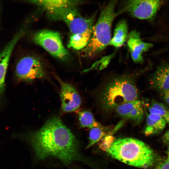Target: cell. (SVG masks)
Instances as JSON below:
<instances>
[{
	"instance_id": "277c9868",
	"label": "cell",
	"mask_w": 169,
	"mask_h": 169,
	"mask_svg": "<svg viewBox=\"0 0 169 169\" xmlns=\"http://www.w3.org/2000/svg\"><path fill=\"white\" fill-rule=\"evenodd\" d=\"M116 0L110 1L101 10L96 23L93 27L92 33L89 43L83 49L86 57H94L102 51L111 39V30L113 22L119 14L115 11Z\"/></svg>"
},
{
	"instance_id": "ba28073f",
	"label": "cell",
	"mask_w": 169,
	"mask_h": 169,
	"mask_svg": "<svg viewBox=\"0 0 169 169\" xmlns=\"http://www.w3.org/2000/svg\"><path fill=\"white\" fill-rule=\"evenodd\" d=\"M163 1L159 0H130L124 2L119 14L126 12L141 20H151L156 16Z\"/></svg>"
},
{
	"instance_id": "44dd1931",
	"label": "cell",
	"mask_w": 169,
	"mask_h": 169,
	"mask_svg": "<svg viewBox=\"0 0 169 169\" xmlns=\"http://www.w3.org/2000/svg\"><path fill=\"white\" fill-rule=\"evenodd\" d=\"M161 94L164 101L169 106V90Z\"/></svg>"
},
{
	"instance_id": "ac0fdd59",
	"label": "cell",
	"mask_w": 169,
	"mask_h": 169,
	"mask_svg": "<svg viewBox=\"0 0 169 169\" xmlns=\"http://www.w3.org/2000/svg\"><path fill=\"white\" fill-rule=\"evenodd\" d=\"M149 113L158 115L163 118L169 125V108L163 103L152 99L147 106Z\"/></svg>"
},
{
	"instance_id": "7c38bea8",
	"label": "cell",
	"mask_w": 169,
	"mask_h": 169,
	"mask_svg": "<svg viewBox=\"0 0 169 169\" xmlns=\"http://www.w3.org/2000/svg\"><path fill=\"white\" fill-rule=\"evenodd\" d=\"M127 44L132 60L134 63L139 64L143 62V53L153 46L151 43L143 41L139 33L136 30H133L129 33Z\"/></svg>"
},
{
	"instance_id": "3957f363",
	"label": "cell",
	"mask_w": 169,
	"mask_h": 169,
	"mask_svg": "<svg viewBox=\"0 0 169 169\" xmlns=\"http://www.w3.org/2000/svg\"><path fill=\"white\" fill-rule=\"evenodd\" d=\"M106 151L112 157L129 165L147 168L154 163V153L146 143L132 138L115 140Z\"/></svg>"
},
{
	"instance_id": "8992f818",
	"label": "cell",
	"mask_w": 169,
	"mask_h": 169,
	"mask_svg": "<svg viewBox=\"0 0 169 169\" xmlns=\"http://www.w3.org/2000/svg\"><path fill=\"white\" fill-rule=\"evenodd\" d=\"M33 40L53 57L63 61L68 59L69 54L64 46L59 33L50 30H41L34 34Z\"/></svg>"
},
{
	"instance_id": "52a82bcc",
	"label": "cell",
	"mask_w": 169,
	"mask_h": 169,
	"mask_svg": "<svg viewBox=\"0 0 169 169\" xmlns=\"http://www.w3.org/2000/svg\"><path fill=\"white\" fill-rule=\"evenodd\" d=\"M15 74L19 81L30 83L44 78L46 73L44 66L38 58L27 56L21 59L15 68Z\"/></svg>"
},
{
	"instance_id": "cb8c5ba5",
	"label": "cell",
	"mask_w": 169,
	"mask_h": 169,
	"mask_svg": "<svg viewBox=\"0 0 169 169\" xmlns=\"http://www.w3.org/2000/svg\"><path fill=\"white\" fill-rule=\"evenodd\" d=\"M167 158L165 162H169V146L167 150Z\"/></svg>"
},
{
	"instance_id": "603a6c76",
	"label": "cell",
	"mask_w": 169,
	"mask_h": 169,
	"mask_svg": "<svg viewBox=\"0 0 169 169\" xmlns=\"http://www.w3.org/2000/svg\"><path fill=\"white\" fill-rule=\"evenodd\" d=\"M162 139L165 143L169 144V130L164 134Z\"/></svg>"
},
{
	"instance_id": "6da1fadb",
	"label": "cell",
	"mask_w": 169,
	"mask_h": 169,
	"mask_svg": "<svg viewBox=\"0 0 169 169\" xmlns=\"http://www.w3.org/2000/svg\"><path fill=\"white\" fill-rule=\"evenodd\" d=\"M24 138L33 148L37 161L52 156L67 165L79 159L74 136L58 116L49 118L39 130Z\"/></svg>"
},
{
	"instance_id": "9a60e30c",
	"label": "cell",
	"mask_w": 169,
	"mask_h": 169,
	"mask_svg": "<svg viewBox=\"0 0 169 169\" xmlns=\"http://www.w3.org/2000/svg\"><path fill=\"white\" fill-rule=\"evenodd\" d=\"M28 2L36 5L46 12L70 6H76L83 3L80 0H29Z\"/></svg>"
},
{
	"instance_id": "7a4b0ae2",
	"label": "cell",
	"mask_w": 169,
	"mask_h": 169,
	"mask_svg": "<svg viewBox=\"0 0 169 169\" xmlns=\"http://www.w3.org/2000/svg\"><path fill=\"white\" fill-rule=\"evenodd\" d=\"M134 77L129 74L115 76L108 81L98 95L99 105L104 111L115 110L120 105L138 100Z\"/></svg>"
},
{
	"instance_id": "5b68a950",
	"label": "cell",
	"mask_w": 169,
	"mask_h": 169,
	"mask_svg": "<svg viewBox=\"0 0 169 169\" xmlns=\"http://www.w3.org/2000/svg\"><path fill=\"white\" fill-rule=\"evenodd\" d=\"M48 18L54 20L64 22L72 34H80L90 38L94 25V17H83L75 6L66 7L47 12Z\"/></svg>"
},
{
	"instance_id": "ffe728a7",
	"label": "cell",
	"mask_w": 169,
	"mask_h": 169,
	"mask_svg": "<svg viewBox=\"0 0 169 169\" xmlns=\"http://www.w3.org/2000/svg\"><path fill=\"white\" fill-rule=\"evenodd\" d=\"M99 144V147L102 150L106 151L109 149L115 140L113 136L108 135L104 137Z\"/></svg>"
},
{
	"instance_id": "d6986e66",
	"label": "cell",
	"mask_w": 169,
	"mask_h": 169,
	"mask_svg": "<svg viewBox=\"0 0 169 169\" xmlns=\"http://www.w3.org/2000/svg\"><path fill=\"white\" fill-rule=\"evenodd\" d=\"M109 130L94 127L90 129L89 134V141L86 147L88 148L107 135Z\"/></svg>"
},
{
	"instance_id": "4fadbf2b",
	"label": "cell",
	"mask_w": 169,
	"mask_h": 169,
	"mask_svg": "<svg viewBox=\"0 0 169 169\" xmlns=\"http://www.w3.org/2000/svg\"><path fill=\"white\" fill-rule=\"evenodd\" d=\"M149 82L151 87L161 94L169 90V63L160 65L151 75Z\"/></svg>"
},
{
	"instance_id": "30bf717a",
	"label": "cell",
	"mask_w": 169,
	"mask_h": 169,
	"mask_svg": "<svg viewBox=\"0 0 169 169\" xmlns=\"http://www.w3.org/2000/svg\"><path fill=\"white\" fill-rule=\"evenodd\" d=\"M25 32V29H21L0 53V98L4 90L5 79L11 54L16 45L24 35Z\"/></svg>"
},
{
	"instance_id": "8fae6325",
	"label": "cell",
	"mask_w": 169,
	"mask_h": 169,
	"mask_svg": "<svg viewBox=\"0 0 169 169\" xmlns=\"http://www.w3.org/2000/svg\"><path fill=\"white\" fill-rule=\"evenodd\" d=\"M119 116L125 120H128L135 125L142 121L144 115L142 102L138 100L122 104L115 110Z\"/></svg>"
},
{
	"instance_id": "e0dca14e",
	"label": "cell",
	"mask_w": 169,
	"mask_h": 169,
	"mask_svg": "<svg viewBox=\"0 0 169 169\" xmlns=\"http://www.w3.org/2000/svg\"><path fill=\"white\" fill-rule=\"evenodd\" d=\"M80 125L81 127H86L90 129L94 127L110 130V128L104 126L97 122L90 112L84 110L78 113Z\"/></svg>"
},
{
	"instance_id": "5bb4252c",
	"label": "cell",
	"mask_w": 169,
	"mask_h": 169,
	"mask_svg": "<svg viewBox=\"0 0 169 169\" xmlns=\"http://www.w3.org/2000/svg\"><path fill=\"white\" fill-rule=\"evenodd\" d=\"M145 110L146 116V125L144 131L145 135L150 136L160 133L167 124L165 120L158 115L147 112Z\"/></svg>"
},
{
	"instance_id": "9c48e42d",
	"label": "cell",
	"mask_w": 169,
	"mask_h": 169,
	"mask_svg": "<svg viewBox=\"0 0 169 169\" xmlns=\"http://www.w3.org/2000/svg\"><path fill=\"white\" fill-rule=\"evenodd\" d=\"M55 77L60 86V96L62 110L67 113L76 111L79 107L81 103L79 95L72 85L64 81L56 75Z\"/></svg>"
},
{
	"instance_id": "2e32d148",
	"label": "cell",
	"mask_w": 169,
	"mask_h": 169,
	"mask_svg": "<svg viewBox=\"0 0 169 169\" xmlns=\"http://www.w3.org/2000/svg\"><path fill=\"white\" fill-rule=\"evenodd\" d=\"M128 35L126 21L124 19L121 20L116 24L113 36L109 45L116 48L120 47L127 41Z\"/></svg>"
},
{
	"instance_id": "7402d4cb",
	"label": "cell",
	"mask_w": 169,
	"mask_h": 169,
	"mask_svg": "<svg viewBox=\"0 0 169 169\" xmlns=\"http://www.w3.org/2000/svg\"><path fill=\"white\" fill-rule=\"evenodd\" d=\"M155 169H169V162H165L157 166Z\"/></svg>"
}]
</instances>
